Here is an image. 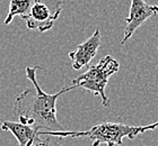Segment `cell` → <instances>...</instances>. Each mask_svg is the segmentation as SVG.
Instances as JSON below:
<instances>
[{"instance_id":"cell-5","label":"cell","mask_w":158,"mask_h":146,"mask_svg":"<svg viewBox=\"0 0 158 146\" xmlns=\"http://www.w3.org/2000/svg\"><path fill=\"white\" fill-rule=\"evenodd\" d=\"M1 129L9 132L15 136L18 142V146H48L49 140L41 138L40 130L31 125L22 124L19 121L5 120L1 124Z\"/></svg>"},{"instance_id":"cell-1","label":"cell","mask_w":158,"mask_h":146,"mask_svg":"<svg viewBox=\"0 0 158 146\" xmlns=\"http://www.w3.org/2000/svg\"><path fill=\"white\" fill-rule=\"evenodd\" d=\"M41 66H27L25 69L27 79L32 82L33 88L24 90L16 98L13 111L22 124L31 125L41 132L63 130L56 118V100L61 94L73 90L75 85L62 88L54 94L45 93L36 80V72Z\"/></svg>"},{"instance_id":"cell-4","label":"cell","mask_w":158,"mask_h":146,"mask_svg":"<svg viewBox=\"0 0 158 146\" xmlns=\"http://www.w3.org/2000/svg\"><path fill=\"white\" fill-rule=\"evenodd\" d=\"M157 14V5H149L145 0H131L130 11H129L128 17L125 18L127 26L124 28L123 38L121 41L122 45H124L125 43L131 38L135 30L141 25H143L145 22H147L149 18H152V16H155Z\"/></svg>"},{"instance_id":"cell-9","label":"cell","mask_w":158,"mask_h":146,"mask_svg":"<svg viewBox=\"0 0 158 146\" xmlns=\"http://www.w3.org/2000/svg\"><path fill=\"white\" fill-rule=\"evenodd\" d=\"M39 1H41V2H43L44 5H46L54 15L60 16L61 10H62L61 9V6H62V3H63V0H39Z\"/></svg>"},{"instance_id":"cell-2","label":"cell","mask_w":158,"mask_h":146,"mask_svg":"<svg viewBox=\"0 0 158 146\" xmlns=\"http://www.w3.org/2000/svg\"><path fill=\"white\" fill-rule=\"evenodd\" d=\"M157 127L158 121L146 126H130V125L120 123H101L84 132H64V130L41 132L40 130V134L42 136L49 135V136L71 137V138L87 136L93 142V146H99L101 144H106L107 146H115L121 145L124 137L135 140L139 134H143L147 130H152Z\"/></svg>"},{"instance_id":"cell-3","label":"cell","mask_w":158,"mask_h":146,"mask_svg":"<svg viewBox=\"0 0 158 146\" xmlns=\"http://www.w3.org/2000/svg\"><path fill=\"white\" fill-rule=\"evenodd\" d=\"M120 63L112 55H106L95 65L89 66L88 70L73 79V85L76 88H82L92 93L99 96L103 107H109L110 99L106 96L105 88L110 77L118 71Z\"/></svg>"},{"instance_id":"cell-7","label":"cell","mask_w":158,"mask_h":146,"mask_svg":"<svg viewBox=\"0 0 158 146\" xmlns=\"http://www.w3.org/2000/svg\"><path fill=\"white\" fill-rule=\"evenodd\" d=\"M58 18L59 16L54 15L49 7L37 0L23 19L26 22L28 29H37L40 33H45L52 28Z\"/></svg>"},{"instance_id":"cell-8","label":"cell","mask_w":158,"mask_h":146,"mask_svg":"<svg viewBox=\"0 0 158 146\" xmlns=\"http://www.w3.org/2000/svg\"><path fill=\"white\" fill-rule=\"evenodd\" d=\"M37 0H10L9 3V11L7 14L3 24L9 25L13 22L14 17L19 16L20 18H24L27 14L30 13L31 8Z\"/></svg>"},{"instance_id":"cell-6","label":"cell","mask_w":158,"mask_h":146,"mask_svg":"<svg viewBox=\"0 0 158 146\" xmlns=\"http://www.w3.org/2000/svg\"><path fill=\"white\" fill-rule=\"evenodd\" d=\"M102 43V35L99 29H96L88 39L79 44L77 49L69 53V57L73 61V70H80L84 66H87L89 62L95 57L99 46Z\"/></svg>"}]
</instances>
